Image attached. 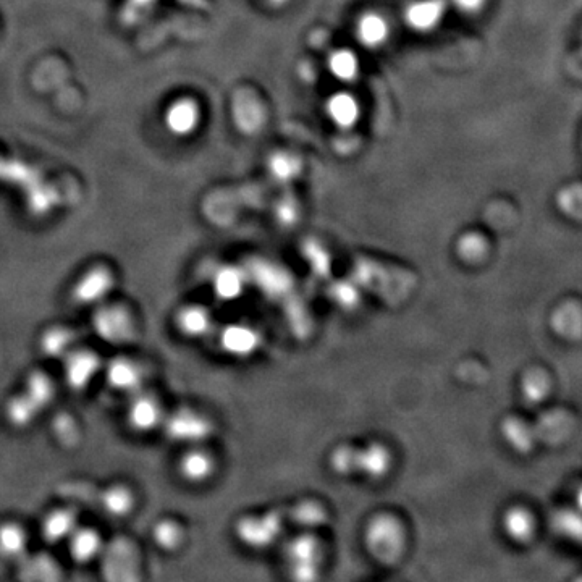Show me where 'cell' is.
Masks as SVG:
<instances>
[{"mask_svg":"<svg viewBox=\"0 0 582 582\" xmlns=\"http://www.w3.org/2000/svg\"><path fill=\"white\" fill-rule=\"evenodd\" d=\"M133 495L125 487H110L102 495V507L109 511L110 515L123 516L133 508Z\"/></svg>","mask_w":582,"mask_h":582,"instance_id":"obj_24","label":"cell"},{"mask_svg":"<svg viewBox=\"0 0 582 582\" xmlns=\"http://www.w3.org/2000/svg\"><path fill=\"white\" fill-rule=\"evenodd\" d=\"M162 421V408L151 395H136L128 406V422L138 432H149Z\"/></svg>","mask_w":582,"mask_h":582,"instance_id":"obj_10","label":"cell"},{"mask_svg":"<svg viewBox=\"0 0 582 582\" xmlns=\"http://www.w3.org/2000/svg\"><path fill=\"white\" fill-rule=\"evenodd\" d=\"M456 9L464 13H477L482 10L487 0H450Z\"/></svg>","mask_w":582,"mask_h":582,"instance_id":"obj_32","label":"cell"},{"mask_svg":"<svg viewBox=\"0 0 582 582\" xmlns=\"http://www.w3.org/2000/svg\"><path fill=\"white\" fill-rule=\"evenodd\" d=\"M199 122L198 106L191 101L178 102L170 112V127L175 133L186 135L196 128Z\"/></svg>","mask_w":582,"mask_h":582,"instance_id":"obj_22","label":"cell"},{"mask_svg":"<svg viewBox=\"0 0 582 582\" xmlns=\"http://www.w3.org/2000/svg\"><path fill=\"white\" fill-rule=\"evenodd\" d=\"M290 513L291 521L303 528H319L327 521V511L321 503L301 502Z\"/></svg>","mask_w":582,"mask_h":582,"instance_id":"obj_23","label":"cell"},{"mask_svg":"<svg viewBox=\"0 0 582 582\" xmlns=\"http://www.w3.org/2000/svg\"><path fill=\"white\" fill-rule=\"evenodd\" d=\"M102 549L101 536L94 529H75L70 536V552L80 563H88L99 555Z\"/></svg>","mask_w":582,"mask_h":582,"instance_id":"obj_16","label":"cell"},{"mask_svg":"<svg viewBox=\"0 0 582 582\" xmlns=\"http://www.w3.org/2000/svg\"><path fill=\"white\" fill-rule=\"evenodd\" d=\"M222 346L232 355L248 356L258 350L259 337L251 327L232 325L222 334Z\"/></svg>","mask_w":582,"mask_h":582,"instance_id":"obj_15","label":"cell"},{"mask_svg":"<svg viewBox=\"0 0 582 582\" xmlns=\"http://www.w3.org/2000/svg\"><path fill=\"white\" fill-rule=\"evenodd\" d=\"M180 473L186 481L203 482L214 473V460L211 455L201 450H194L183 456Z\"/></svg>","mask_w":582,"mask_h":582,"instance_id":"obj_19","label":"cell"},{"mask_svg":"<svg viewBox=\"0 0 582 582\" xmlns=\"http://www.w3.org/2000/svg\"><path fill=\"white\" fill-rule=\"evenodd\" d=\"M178 327L188 337H203L211 330V314L201 306H190V308L182 309L178 314Z\"/></svg>","mask_w":582,"mask_h":582,"instance_id":"obj_17","label":"cell"},{"mask_svg":"<svg viewBox=\"0 0 582 582\" xmlns=\"http://www.w3.org/2000/svg\"><path fill=\"white\" fill-rule=\"evenodd\" d=\"M114 287V277L104 267L89 270L81 277L73 290V298L80 304L101 303Z\"/></svg>","mask_w":582,"mask_h":582,"instance_id":"obj_9","label":"cell"},{"mask_svg":"<svg viewBox=\"0 0 582 582\" xmlns=\"http://www.w3.org/2000/svg\"><path fill=\"white\" fill-rule=\"evenodd\" d=\"M325 112L334 125L343 130L355 127L361 117V107L356 97L350 93H337L325 102Z\"/></svg>","mask_w":582,"mask_h":582,"instance_id":"obj_13","label":"cell"},{"mask_svg":"<svg viewBox=\"0 0 582 582\" xmlns=\"http://www.w3.org/2000/svg\"><path fill=\"white\" fill-rule=\"evenodd\" d=\"M366 544L372 557L392 565L405 550V529L393 516H376L367 526Z\"/></svg>","mask_w":582,"mask_h":582,"instance_id":"obj_2","label":"cell"},{"mask_svg":"<svg viewBox=\"0 0 582 582\" xmlns=\"http://www.w3.org/2000/svg\"><path fill=\"white\" fill-rule=\"evenodd\" d=\"M55 395L54 382L44 372H33L26 380L22 393L5 406V414L15 427L30 426L46 410Z\"/></svg>","mask_w":582,"mask_h":582,"instance_id":"obj_1","label":"cell"},{"mask_svg":"<svg viewBox=\"0 0 582 582\" xmlns=\"http://www.w3.org/2000/svg\"><path fill=\"white\" fill-rule=\"evenodd\" d=\"M507 528L511 536L516 539H523L528 534L529 519L521 511H513L507 516Z\"/></svg>","mask_w":582,"mask_h":582,"instance_id":"obj_30","label":"cell"},{"mask_svg":"<svg viewBox=\"0 0 582 582\" xmlns=\"http://www.w3.org/2000/svg\"><path fill=\"white\" fill-rule=\"evenodd\" d=\"M182 539V528L177 523H173V521H161L154 528V540L162 549H177L178 545L182 544Z\"/></svg>","mask_w":582,"mask_h":582,"instance_id":"obj_28","label":"cell"},{"mask_svg":"<svg viewBox=\"0 0 582 582\" xmlns=\"http://www.w3.org/2000/svg\"><path fill=\"white\" fill-rule=\"evenodd\" d=\"M330 464L335 473L348 476V474L356 473V448L350 445H343L338 447L332 456H330Z\"/></svg>","mask_w":582,"mask_h":582,"instance_id":"obj_29","label":"cell"},{"mask_svg":"<svg viewBox=\"0 0 582 582\" xmlns=\"http://www.w3.org/2000/svg\"><path fill=\"white\" fill-rule=\"evenodd\" d=\"M285 557H287L288 570L293 574V578L300 581H313L319 576L324 552H322L321 542L316 537L300 536L291 540Z\"/></svg>","mask_w":582,"mask_h":582,"instance_id":"obj_3","label":"cell"},{"mask_svg":"<svg viewBox=\"0 0 582 582\" xmlns=\"http://www.w3.org/2000/svg\"><path fill=\"white\" fill-rule=\"evenodd\" d=\"M76 335L67 327H52L41 338V348L49 358H65L72 351Z\"/></svg>","mask_w":582,"mask_h":582,"instance_id":"obj_21","label":"cell"},{"mask_svg":"<svg viewBox=\"0 0 582 582\" xmlns=\"http://www.w3.org/2000/svg\"><path fill=\"white\" fill-rule=\"evenodd\" d=\"M329 70L342 83H353L359 75V59L350 49H338L329 57Z\"/></svg>","mask_w":582,"mask_h":582,"instance_id":"obj_20","label":"cell"},{"mask_svg":"<svg viewBox=\"0 0 582 582\" xmlns=\"http://www.w3.org/2000/svg\"><path fill=\"white\" fill-rule=\"evenodd\" d=\"M65 379L73 390H85L101 369V359L89 350H72L65 355Z\"/></svg>","mask_w":582,"mask_h":582,"instance_id":"obj_7","label":"cell"},{"mask_svg":"<svg viewBox=\"0 0 582 582\" xmlns=\"http://www.w3.org/2000/svg\"><path fill=\"white\" fill-rule=\"evenodd\" d=\"M270 2H272V4H275V5H282V4H285V2H287V0H270Z\"/></svg>","mask_w":582,"mask_h":582,"instance_id":"obj_33","label":"cell"},{"mask_svg":"<svg viewBox=\"0 0 582 582\" xmlns=\"http://www.w3.org/2000/svg\"><path fill=\"white\" fill-rule=\"evenodd\" d=\"M94 330L104 342L125 345L135 337V322L127 309L120 306H104L93 317Z\"/></svg>","mask_w":582,"mask_h":582,"instance_id":"obj_4","label":"cell"},{"mask_svg":"<svg viewBox=\"0 0 582 582\" xmlns=\"http://www.w3.org/2000/svg\"><path fill=\"white\" fill-rule=\"evenodd\" d=\"M217 295L224 300H235L241 288H243V280H241L240 270L237 269H222L216 277Z\"/></svg>","mask_w":582,"mask_h":582,"instance_id":"obj_27","label":"cell"},{"mask_svg":"<svg viewBox=\"0 0 582 582\" xmlns=\"http://www.w3.org/2000/svg\"><path fill=\"white\" fill-rule=\"evenodd\" d=\"M282 523V515L277 511H270L267 515L261 516H246L238 523L237 534L245 545L254 549H266L279 537Z\"/></svg>","mask_w":582,"mask_h":582,"instance_id":"obj_5","label":"cell"},{"mask_svg":"<svg viewBox=\"0 0 582 582\" xmlns=\"http://www.w3.org/2000/svg\"><path fill=\"white\" fill-rule=\"evenodd\" d=\"M458 249H460L463 258L474 259L477 258V256H481L484 246L481 245V240H479V238L473 237V235H466V237L460 241Z\"/></svg>","mask_w":582,"mask_h":582,"instance_id":"obj_31","label":"cell"},{"mask_svg":"<svg viewBox=\"0 0 582 582\" xmlns=\"http://www.w3.org/2000/svg\"><path fill=\"white\" fill-rule=\"evenodd\" d=\"M212 431L214 427L209 419L190 410L177 411L165 422V434L169 435L173 442H203Z\"/></svg>","mask_w":582,"mask_h":582,"instance_id":"obj_6","label":"cell"},{"mask_svg":"<svg viewBox=\"0 0 582 582\" xmlns=\"http://www.w3.org/2000/svg\"><path fill=\"white\" fill-rule=\"evenodd\" d=\"M76 529V515L73 510H57L47 516L43 524L46 540L55 544L72 536Z\"/></svg>","mask_w":582,"mask_h":582,"instance_id":"obj_18","label":"cell"},{"mask_svg":"<svg viewBox=\"0 0 582 582\" xmlns=\"http://www.w3.org/2000/svg\"><path fill=\"white\" fill-rule=\"evenodd\" d=\"M390 28L385 18L379 13H366L359 18L358 25H356V36H358L359 44L369 49H377L382 44L387 43Z\"/></svg>","mask_w":582,"mask_h":582,"instance_id":"obj_14","label":"cell"},{"mask_svg":"<svg viewBox=\"0 0 582 582\" xmlns=\"http://www.w3.org/2000/svg\"><path fill=\"white\" fill-rule=\"evenodd\" d=\"M26 536L17 524H5L0 528V553L7 557H18L25 550Z\"/></svg>","mask_w":582,"mask_h":582,"instance_id":"obj_25","label":"cell"},{"mask_svg":"<svg viewBox=\"0 0 582 582\" xmlns=\"http://www.w3.org/2000/svg\"><path fill=\"white\" fill-rule=\"evenodd\" d=\"M445 17L443 0H413L405 10V22L416 33H432Z\"/></svg>","mask_w":582,"mask_h":582,"instance_id":"obj_8","label":"cell"},{"mask_svg":"<svg viewBox=\"0 0 582 582\" xmlns=\"http://www.w3.org/2000/svg\"><path fill=\"white\" fill-rule=\"evenodd\" d=\"M392 464V455L380 443H371L364 448H356V473L367 477L385 476Z\"/></svg>","mask_w":582,"mask_h":582,"instance_id":"obj_12","label":"cell"},{"mask_svg":"<svg viewBox=\"0 0 582 582\" xmlns=\"http://www.w3.org/2000/svg\"><path fill=\"white\" fill-rule=\"evenodd\" d=\"M269 169L277 180L288 182L300 173V162L295 156H291L287 152H280V154H274L270 157Z\"/></svg>","mask_w":582,"mask_h":582,"instance_id":"obj_26","label":"cell"},{"mask_svg":"<svg viewBox=\"0 0 582 582\" xmlns=\"http://www.w3.org/2000/svg\"><path fill=\"white\" fill-rule=\"evenodd\" d=\"M143 380V367L131 359H114L107 367V382L119 392H138Z\"/></svg>","mask_w":582,"mask_h":582,"instance_id":"obj_11","label":"cell"}]
</instances>
